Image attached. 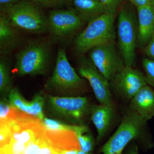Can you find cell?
I'll return each mask as SVG.
<instances>
[{"instance_id": "1", "label": "cell", "mask_w": 154, "mask_h": 154, "mask_svg": "<svg viewBox=\"0 0 154 154\" xmlns=\"http://www.w3.org/2000/svg\"><path fill=\"white\" fill-rule=\"evenodd\" d=\"M147 121L130 110L125 113L116 131L100 149L102 154H122L128 145L135 141L143 151L151 149L154 142L147 131Z\"/></svg>"}, {"instance_id": "2", "label": "cell", "mask_w": 154, "mask_h": 154, "mask_svg": "<svg viewBox=\"0 0 154 154\" xmlns=\"http://www.w3.org/2000/svg\"><path fill=\"white\" fill-rule=\"evenodd\" d=\"M51 40L37 39L30 42L16 56L15 69L19 75H42L50 61Z\"/></svg>"}, {"instance_id": "3", "label": "cell", "mask_w": 154, "mask_h": 154, "mask_svg": "<svg viewBox=\"0 0 154 154\" xmlns=\"http://www.w3.org/2000/svg\"><path fill=\"white\" fill-rule=\"evenodd\" d=\"M116 15L105 14L89 22L75 39L76 51L82 54L98 45L115 41Z\"/></svg>"}, {"instance_id": "4", "label": "cell", "mask_w": 154, "mask_h": 154, "mask_svg": "<svg viewBox=\"0 0 154 154\" xmlns=\"http://www.w3.org/2000/svg\"><path fill=\"white\" fill-rule=\"evenodd\" d=\"M1 14L17 29L36 34L48 30V17L37 5L26 0L17 3Z\"/></svg>"}, {"instance_id": "5", "label": "cell", "mask_w": 154, "mask_h": 154, "mask_svg": "<svg viewBox=\"0 0 154 154\" xmlns=\"http://www.w3.org/2000/svg\"><path fill=\"white\" fill-rule=\"evenodd\" d=\"M117 36L125 66L132 67L135 60L138 25L134 15L125 7L121 8L119 13Z\"/></svg>"}, {"instance_id": "6", "label": "cell", "mask_w": 154, "mask_h": 154, "mask_svg": "<svg viewBox=\"0 0 154 154\" xmlns=\"http://www.w3.org/2000/svg\"><path fill=\"white\" fill-rule=\"evenodd\" d=\"M84 85V80L78 75L69 63L65 50L59 48L54 70L46 84L47 88L60 92L72 93L81 91Z\"/></svg>"}, {"instance_id": "7", "label": "cell", "mask_w": 154, "mask_h": 154, "mask_svg": "<svg viewBox=\"0 0 154 154\" xmlns=\"http://www.w3.org/2000/svg\"><path fill=\"white\" fill-rule=\"evenodd\" d=\"M48 102L54 113L75 125H83L86 117L91 113V106L85 97L50 96Z\"/></svg>"}, {"instance_id": "8", "label": "cell", "mask_w": 154, "mask_h": 154, "mask_svg": "<svg viewBox=\"0 0 154 154\" xmlns=\"http://www.w3.org/2000/svg\"><path fill=\"white\" fill-rule=\"evenodd\" d=\"M90 51L91 62L109 82L125 66L116 47L115 41L100 45Z\"/></svg>"}, {"instance_id": "9", "label": "cell", "mask_w": 154, "mask_h": 154, "mask_svg": "<svg viewBox=\"0 0 154 154\" xmlns=\"http://www.w3.org/2000/svg\"><path fill=\"white\" fill-rule=\"evenodd\" d=\"M110 82L116 92L130 101L142 88L148 85L145 75L132 67L125 66Z\"/></svg>"}, {"instance_id": "10", "label": "cell", "mask_w": 154, "mask_h": 154, "mask_svg": "<svg viewBox=\"0 0 154 154\" xmlns=\"http://www.w3.org/2000/svg\"><path fill=\"white\" fill-rule=\"evenodd\" d=\"M79 72L81 76L88 80L99 104L114 106L110 82L92 62L85 59L81 60L79 67Z\"/></svg>"}, {"instance_id": "11", "label": "cell", "mask_w": 154, "mask_h": 154, "mask_svg": "<svg viewBox=\"0 0 154 154\" xmlns=\"http://www.w3.org/2000/svg\"><path fill=\"white\" fill-rule=\"evenodd\" d=\"M48 19V30L60 38L70 36L84 23L75 9L54 10L50 12Z\"/></svg>"}, {"instance_id": "12", "label": "cell", "mask_w": 154, "mask_h": 154, "mask_svg": "<svg viewBox=\"0 0 154 154\" xmlns=\"http://www.w3.org/2000/svg\"><path fill=\"white\" fill-rule=\"evenodd\" d=\"M91 119L97 131L96 143L98 144L107 134L115 116L114 106L101 105L91 107Z\"/></svg>"}, {"instance_id": "13", "label": "cell", "mask_w": 154, "mask_h": 154, "mask_svg": "<svg viewBox=\"0 0 154 154\" xmlns=\"http://www.w3.org/2000/svg\"><path fill=\"white\" fill-rule=\"evenodd\" d=\"M8 100L11 106L16 109L37 117L42 121L44 119L45 99L40 94H37L32 101L28 102L23 98L18 89L14 88L8 94Z\"/></svg>"}, {"instance_id": "14", "label": "cell", "mask_w": 154, "mask_h": 154, "mask_svg": "<svg viewBox=\"0 0 154 154\" xmlns=\"http://www.w3.org/2000/svg\"><path fill=\"white\" fill-rule=\"evenodd\" d=\"M130 110L138 114L146 121L154 117V90L147 85L131 99Z\"/></svg>"}, {"instance_id": "15", "label": "cell", "mask_w": 154, "mask_h": 154, "mask_svg": "<svg viewBox=\"0 0 154 154\" xmlns=\"http://www.w3.org/2000/svg\"><path fill=\"white\" fill-rule=\"evenodd\" d=\"M45 135L52 146L53 152L69 150H81L75 131L45 129Z\"/></svg>"}, {"instance_id": "16", "label": "cell", "mask_w": 154, "mask_h": 154, "mask_svg": "<svg viewBox=\"0 0 154 154\" xmlns=\"http://www.w3.org/2000/svg\"><path fill=\"white\" fill-rule=\"evenodd\" d=\"M137 41L142 47H145L154 34V16L151 4L137 8Z\"/></svg>"}, {"instance_id": "17", "label": "cell", "mask_w": 154, "mask_h": 154, "mask_svg": "<svg viewBox=\"0 0 154 154\" xmlns=\"http://www.w3.org/2000/svg\"><path fill=\"white\" fill-rule=\"evenodd\" d=\"M17 28L5 15H0V49L1 53L7 54L16 49L21 44V38Z\"/></svg>"}, {"instance_id": "18", "label": "cell", "mask_w": 154, "mask_h": 154, "mask_svg": "<svg viewBox=\"0 0 154 154\" xmlns=\"http://www.w3.org/2000/svg\"><path fill=\"white\" fill-rule=\"evenodd\" d=\"M75 10L84 22H90L106 13L99 0H72Z\"/></svg>"}, {"instance_id": "19", "label": "cell", "mask_w": 154, "mask_h": 154, "mask_svg": "<svg viewBox=\"0 0 154 154\" xmlns=\"http://www.w3.org/2000/svg\"><path fill=\"white\" fill-rule=\"evenodd\" d=\"M12 80L8 63L5 59L0 61V92L1 95L8 94L12 90Z\"/></svg>"}, {"instance_id": "20", "label": "cell", "mask_w": 154, "mask_h": 154, "mask_svg": "<svg viewBox=\"0 0 154 154\" xmlns=\"http://www.w3.org/2000/svg\"><path fill=\"white\" fill-rule=\"evenodd\" d=\"M42 122L45 129L51 131L70 130L76 133L86 126L84 125L67 124L62 122L46 117H44Z\"/></svg>"}, {"instance_id": "21", "label": "cell", "mask_w": 154, "mask_h": 154, "mask_svg": "<svg viewBox=\"0 0 154 154\" xmlns=\"http://www.w3.org/2000/svg\"><path fill=\"white\" fill-rule=\"evenodd\" d=\"M87 126L77 131L76 134L79 143L81 150L86 152H92L95 146V140L91 134L88 132Z\"/></svg>"}, {"instance_id": "22", "label": "cell", "mask_w": 154, "mask_h": 154, "mask_svg": "<svg viewBox=\"0 0 154 154\" xmlns=\"http://www.w3.org/2000/svg\"><path fill=\"white\" fill-rule=\"evenodd\" d=\"M28 145L11 140L8 144L1 147V154H22Z\"/></svg>"}, {"instance_id": "23", "label": "cell", "mask_w": 154, "mask_h": 154, "mask_svg": "<svg viewBox=\"0 0 154 154\" xmlns=\"http://www.w3.org/2000/svg\"><path fill=\"white\" fill-rule=\"evenodd\" d=\"M142 64L148 85L154 90V60L146 58L143 60Z\"/></svg>"}, {"instance_id": "24", "label": "cell", "mask_w": 154, "mask_h": 154, "mask_svg": "<svg viewBox=\"0 0 154 154\" xmlns=\"http://www.w3.org/2000/svg\"><path fill=\"white\" fill-rule=\"evenodd\" d=\"M45 134L28 144L22 154H38L42 146L46 139Z\"/></svg>"}, {"instance_id": "25", "label": "cell", "mask_w": 154, "mask_h": 154, "mask_svg": "<svg viewBox=\"0 0 154 154\" xmlns=\"http://www.w3.org/2000/svg\"><path fill=\"white\" fill-rule=\"evenodd\" d=\"M0 143L1 147L8 144L11 140V133L8 122L1 121Z\"/></svg>"}, {"instance_id": "26", "label": "cell", "mask_w": 154, "mask_h": 154, "mask_svg": "<svg viewBox=\"0 0 154 154\" xmlns=\"http://www.w3.org/2000/svg\"><path fill=\"white\" fill-rule=\"evenodd\" d=\"M107 14L116 15L124 0H99Z\"/></svg>"}, {"instance_id": "27", "label": "cell", "mask_w": 154, "mask_h": 154, "mask_svg": "<svg viewBox=\"0 0 154 154\" xmlns=\"http://www.w3.org/2000/svg\"><path fill=\"white\" fill-rule=\"evenodd\" d=\"M11 106L8 99L4 98L1 99L0 103V121H5L11 112Z\"/></svg>"}, {"instance_id": "28", "label": "cell", "mask_w": 154, "mask_h": 154, "mask_svg": "<svg viewBox=\"0 0 154 154\" xmlns=\"http://www.w3.org/2000/svg\"><path fill=\"white\" fill-rule=\"evenodd\" d=\"M37 5L54 8L66 2V0H26Z\"/></svg>"}, {"instance_id": "29", "label": "cell", "mask_w": 154, "mask_h": 154, "mask_svg": "<svg viewBox=\"0 0 154 154\" xmlns=\"http://www.w3.org/2000/svg\"><path fill=\"white\" fill-rule=\"evenodd\" d=\"M124 154H139V147L135 141H132L126 147Z\"/></svg>"}, {"instance_id": "30", "label": "cell", "mask_w": 154, "mask_h": 154, "mask_svg": "<svg viewBox=\"0 0 154 154\" xmlns=\"http://www.w3.org/2000/svg\"><path fill=\"white\" fill-rule=\"evenodd\" d=\"M144 51L149 58L154 60V34L151 41L145 47Z\"/></svg>"}, {"instance_id": "31", "label": "cell", "mask_w": 154, "mask_h": 154, "mask_svg": "<svg viewBox=\"0 0 154 154\" xmlns=\"http://www.w3.org/2000/svg\"><path fill=\"white\" fill-rule=\"evenodd\" d=\"M24 0H0V10L1 12L5 11L10 7L14 6L17 3Z\"/></svg>"}, {"instance_id": "32", "label": "cell", "mask_w": 154, "mask_h": 154, "mask_svg": "<svg viewBox=\"0 0 154 154\" xmlns=\"http://www.w3.org/2000/svg\"><path fill=\"white\" fill-rule=\"evenodd\" d=\"M38 154H53L52 146L48 140L47 137L42 146Z\"/></svg>"}, {"instance_id": "33", "label": "cell", "mask_w": 154, "mask_h": 154, "mask_svg": "<svg viewBox=\"0 0 154 154\" xmlns=\"http://www.w3.org/2000/svg\"><path fill=\"white\" fill-rule=\"evenodd\" d=\"M137 8H140L151 5L152 0H129Z\"/></svg>"}, {"instance_id": "34", "label": "cell", "mask_w": 154, "mask_h": 154, "mask_svg": "<svg viewBox=\"0 0 154 154\" xmlns=\"http://www.w3.org/2000/svg\"><path fill=\"white\" fill-rule=\"evenodd\" d=\"M79 151V150L76 149L62 151L57 152H53V154H77Z\"/></svg>"}, {"instance_id": "35", "label": "cell", "mask_w": 154, "mask_h": 154, "mask_svg": "<svg viewBox=\"0 0 154 154\" xmlns=\"http://www.w3.org/2000/svg\"><path fill=\"white\" fill-rule=\"evenodd\" d=\"M77 154H94L92 152H86L82 151L80 150L79 151Z\"/></svg>"}, {"instance_id": "36", "label": "cell", "mask_w": 154, "mask_h": 154, "mask_svg": "<svg viewBox=\"0 0 154 154\" xmlns=\"http://www.w3.org/2000/svg\"><path fill=\"white\" fill-rule=\"evenodd\" d=\"M152 8L153 11L154 16V0H152V2L151 3Z\"/></svg>"}, {"instance_id": "37", "label": "cell", "mask_w": 154, "mask_h": 154, "mask_svg": "<svg viewBox=\"0 0 154 154\" xmlns=\"http://www.w3.org/2000/svg\"><path fill=\"white\" fill-rule=\"evenodd\" d=\"M71 1V0H66V2H68V1Z\"/></svg>"}]
</instances>
